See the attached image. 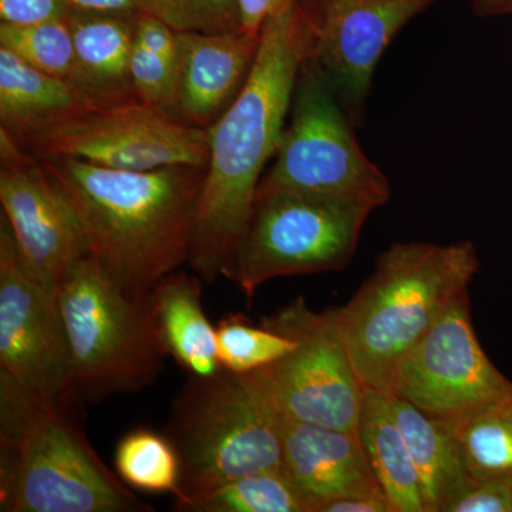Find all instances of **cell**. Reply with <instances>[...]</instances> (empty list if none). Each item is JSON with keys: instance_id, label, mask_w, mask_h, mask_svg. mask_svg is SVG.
I'll return each instance as SVG.
<instances>
[{"instance_id": "6da1fadb", "label": "cell", "mask_w": 512, "mask_h": 512, "mask_svg": "<svg viewBox=\"0 0 512 512\" xmlns=\"http://www.w3.org/2000/svg\"><path fill=\"white\" fill-rule=\"evenodd\" d=\"M312 32L301 3L265 20L244 89L208 128L210 161L198 204L188 265L202 282L217 281L254 211L265 165L276 156Z\"/></svg>"}, {"instance_id": "5b68a950", "label": "cell", "mask_w": 512, "mask_h": 512, "mask_svg": "<svg viewBox=\"0 0 512 512\" xmlns=\"http://www.w3.org/2000/svg\"><path fill=\"white\" fill-rule=\"evenodd\" d=\"M181 461L175 498L282 468V414L255 372L190 377L168 423Z\"/></svg>"}, {"instance_id": "ac0fdd59", "label": "cell", "mask_w": 512, "mask_h": 512, "mask_svg": "<svg viewBox=\"0 0 512 512\" xmlns=\"http://www.w3.org/2000/svg\"><path fill=\"white\" fill-rule=\"evenodd\" d=\"M94 109L72 84L0 47V130L26 150L47 131Z\"/></svg>"}, {"instance_id": "4316f807", "label": "cell", "mask_w": 512, "mask_h": 512, "mask_svg": "<svg viewBox=\"0 0 512 512\" xmlns=\"http://www.w3.org/2000/svg\"><path fill=\"white\" fill-rule=\"evenodd\" d=\"M143 5L177 32H241L238 0H143Z\"/></svg>"}, {"instance_id": "9a60e30c", "label": "cell", "mask_w": 512, "mask_h": 512, "mask_svg": "<svg viewBox=\"0 0 512 512\" xmlns=\"http://www.w3.org/2000/svg\"><path fill=\"white\" fill-rule=\"evenodd\" d=\"M282 471L308 512L380 488L357 433L284 416Z\"/></svg>"}, {"instance_id": "e0dca14e", "label": "cell", "mask_w": 512, "mask_h": 512, "mask_svg": "<svg viewBox=\"0 0 512 512\" xmlns=\"http://www.w3.org/2000/svg\"><path fill=\"white\" fill-rule=\"evenodd\" d=\"M140 13L73 9L67 16L76 52L72 84L97 109L137 100L130 63Z\"/></svg>"}, {"instance_id": "4fadbf2b", "label": "cell", "mask_w": 512, "mask_h": 512, "mask_svg": "<svg viewBox=\"0 0 512 512\" xmlns=\"http://www.w3.org/2000/svg\"><path fill=\"white\" fill-rule=\"evenodd\" d=\"M439 0H299L312 32L309 62L329 80L355 126L377 63L397 33Z\"/></svg>"}, {"instance_id": "603a6c76", "label": "cell", "mask_w": 512, "mask_h": 512, "mask_svg": "<svg viewBox=\"0 0 512 512\" xmlns=\"http://www.w3.org/2000/svg\"><path fill=\"white\" fill-rule=\"evenodd\" d=\"M468 476L512 481V393L456 430Z\"/></svg>"}, {"instance_id": "3957f363", "label": "cell", "mask_w": 512, "mask_h": 512, "mask_svg": "<svg viewBox=\"0 0 512 512\" xmlns=\"http://www.w3.org/2000/svg\"><path fill=\"white\" fill-rule=\"evenodd\" d=\"M0 373V511L151 512L70 416Z\"/></svg>"}, {"instance_id": "1f68e13d", "label": "cell", "mask_w": 512, "mask_h": 512, "mask_svg": "<svg viewBox=\"0 0 512 512\" xmlns=\"http://www.w3.org/2000/svg\"><path fill=\"white\" fill-rule=\"evenodd\" d=\"M320 512H393V508L382 488H377L372 493L332 501Z\"/></svg>"}, {"instance_id": "83f0119b", "label": "cell", "mask_w": 512, "mask_h": 512, "mask_svg": "<svg viewBox=\"0 0 512 512\" xmlns=\"http://www.w3.org/2000/svg\"><path fill=\"white\" fill-rule=\"evenodd\" d=\"M178 59L158 55L134 39L130 72L138 101L170 114L177 89Z\"/></svg>"}, {"instance_id": "d4e9b609", "label": "cell", "mask_w": 512, "mask_h": 512, "mask_svg": "<svg viewBox=\"0 0 512 512\" xmlns=\"http://www.w3.org/2000/svg\"><path fill=\"white\" fill-rule=\"evenodd\" d=\"M217 356L221 369L247 375L264 369L296 346L284 333L254 325L244 315H228L215 326Z\"/></svg>"}, {"instance_id": "5bb4252c", "label": "cell", "mask_w": 512, "mask_h": 512, "mask_svg": "<svg viewBox=\"0 0 512 512\" xmlns=\"http://www.w3.org/2000/svg\"><path fill=\"white\" fill-rule=\"evenodd\" d=\"M0 204L23 264L46 285L59 288L90 255L82 222L42 160L2 130Z\"/></svg>"}, {"instance_id": "d6986e66", "label": "cell", "mask_w": 512, "mask_h": 512, "mask_svg": "<svg viewBox=\"0 0 512 512\" xmlns=\"http://www.w3.org/2000/svg\"><path fill=\"white\" fill-rule=\"evenodd\" d=\"M202 279L174 271L154 285L150 292L151 313L165 352L190 377H211L221 370L217 338L204 306Z\"/></svg>"}, {"instance_id": "8992f818", "label": "cell", "mask_w": 512, "mask_h": 512, "mask_svg": "<svg viewBox=\"0 0 512 512\" xmlns=\"http://www.w3.org/2000/svg\"><path fill=\"white\" fill-rule=\"evenodd\" d=\"M57 296L69 340L73 404L136 393L156 382L168 355L150 295H128L89 255L63 279Z\"/></svg>"}, {"instance_id": "277c9868", "label": "cell", "mask_w": 512, "mask_h": 512, "mask_svg": "<svg viewBox=\"0 0 512 512\" xmlns=\"http://www.w3.org/2000/svg\"><path fill=\"white\" fill-rule=\"evenodd\" d=\"M480 268L470 241L394 242L336 318L366 389L392 392L403 360Z\"/></svg>"}, {"instance_id": "52a82bcc", "label": "cell", "mask_w": 512, "mask_h": 512, "mask_svg": "<svg viewBox=\"0 0 512 512\" xmlns=\"http://www.w3.org/2000/svg\"><path fill=\"white\" fill-rule=\"evenodd\" d=\"M379 207L366 198L259 195L222 276L252 301L271 279L339 271L352 261L363 225Z\"/></svg>"}, {"instance_id": "2e32d148", "label": "cell", "mask_w": 512, "mask_h": 512, "mask_svg": "<svg viewBox=\"0 0 512 512\" xmlns=\"http://www.w3.org/2000/svg\"><path fill=\"white\" fill-rule=\"evenodd\" d=\"M178 37L177 89L170 116L208 130L244 89L259 37L242 32H178Z\"/></svg>"}, {"instance_id": "9c48e42d", "label": "cell", "mask_w": 512, "mask_h": 512, "mask_svg": "<svg viewBox=\"0 0 512 512\" xmlns=\"http://www.w3.org/2000/svg\"><path fill=\"white\" fill-rule=\"evenodd\" d=\"M261 323L296 340L291 352L255 370L279 413L286 419L357 433L366 387L335 309L315 312L298 298Z\"/></svg>"}, {"instance_id": "7c38bea8", "label": "cell", "mask_w": 512, "mask_h": 512, "mask_svg": "<svg viewBox=\"0 0 512 512\" xmlns=\"http://www.w3.org/2000/svg\"><path fill=\"white\" fill-rule=\"evenodd\" d=\"M0 373L49 400L70 399V349L57 289L20 258L0 218Z\"/></svg>"}, {"instance_id": "30bf717a", "label": "cell", "mask_w": 512, "mask_h": 512, "mask_svg": "<svg viewBox=\"0 0 512 512\" xmlns=\"http://www.w3.org/2000/svg\"><path fill=\"white\" fill-rule=\"evenodd\" d=\"M390 393L454 433L512 393L511 380L478 342L467 291L456 296L403 360Z\"/></svg>"}, {"instance_id": "44dd1931", "label": "cell", "mask_w": 512, "mask_h": 512, "mask_svg": "<svg viewBox=\"0 0 512 512\" xmlns=\"http://www.w3.org/2000/svg\"><path fill=\"white\" fill-rule=\"evenodd\" d=\"M357 436L393 512H426L419 473L394 419L389 392L366 389Z\"/></svg>"}, {"instance_id": "836d02e7", "label": "cell", "mask_w": 512, "mask_h": 512, "mask_svg": "<svg viewBox=\"0 0 512 512\" xmlns=\"http://www.w3.org/2000/svg\"><path fill=\"white\" fill-rule=\"evenodd\" d=\"M473 10L480 18L512 15V0H473Z\"/></svg>"}, {"instance_id": "cb8c5ba5", "label": "cell", "mask_w": 512, "mask_h": 512, "mask_svg": "<svg viewBox=\"0 0 512 512\" xmlns=\"http://www.w3.org/2000/svg\"><path fill=\"white\" fill-rule=\"evenodd\" d=\"M117 474L128 487L151 494L180 491L181 461L173 441L157 431H130L116 448Z\"/></svg>"}, {"instance_id": "f546056e", "label": "cell", "mask_w": 512, "mask_h": 512, "mask_svg": "<svg viewBox=\"0 0 512 512\" xmlns=\"http://www.w3.org/2000/svg\"><path fill=\"white\" fill-rule=\"evenodd\" d=\"M70 0H0V20L15 26H32L67 19Z\"/></svg>"}, {"instance_id": "7402d4cb", "label": "cell", "mask_w": 512, "mask_h": 512, "mask_svg": "<svg viewBox=\"0 0 512 512\" xmlns=\"http://www.w3.org/2000/svg\"><path fill=\"white\" fill-rule=\"evenodd\" d=\"M180 512H308L282 468L259 471L175 498Z\"/></svg>"}, {"instance_id": "d6a6232c", "label": "cell", "mask_w": 512, "mask_h": 512, "mask_svg": "<svg viewBox=\"0 0 512 512\" xmlns=\"http://www.w3.org/2000/svg\"><path fill=\"white\" fill-rule=\"evenodd\" d=\"M74 9L80 10H128L146 12L143 0H70Z\"/></svg>"}, {"instance_id": "484cf974", "label": "cell", "mask_w": 512, "mask_h": 512, "mask_svg": "<svg viewBox=\"0 0 512 512\" xmlns=\"http://www.w3.org/2000/svg\"><path fill=\"white\" fill-rule=\"evenodd\" d=\"M0 47L40 72L72 84L76 52L67 19L32 26L0 23Z\"/></svg>"}, {"instance_id": "4dcf8cb0", "label": "cell", "mask_w": 512, "mask_h": 512, "mask_svg": "<svg viewBox=\"0 0 512 512\" xmlns=\"http://www.w3.org/2000/svg\"><path fill=\"white\" fill-rule=\"evenodd\" d=\"M298 0H238L241 12V32L252 37L261 35L265 20Z\"/></svg>"}, {"instance_id": "8fae6325", "label": "cell", "mask_w": 512, "mask_h": 512, "mask_svg": "<svg viewBox=\"0 0 512 512\" xmlns=\"http://www.w3.org/2000/svg\"><path fill=\"white\" fill-rule=\"evenodd\" d=\"M26 153L67 157L124 171L208 167V130L187 126L141 101L87 110L37 137Z\"/></svg>"}, {"instance_id": "ba28073f", "label": "cell", "mask_w": 512, "mask_h": 512, "mask_svg": "<svg viewBox=\"0 0 512 512\" xmlns=\"http://www.w3.org/2000/svg\"><path fill=\"white\" fill-rule=\"evenodd\" d=\"M291 117L256 197L291 192L366 198L380 207L390 200L386 175L363 153L355 123L325 74L309 60L296 82Z\"/></svg>"}, {"instance_id": "ffe728a7", "label": "cell", "mask_w": 512, "mask_h": 512, "mask_svg": "<svg viewBox=\"0 0 512 512\" xmlns=\"http://www.w3.org/2000/svg\"><path fill=\"white\" fill-rule=\"evenodd\" d=\"M390 402L419 473L426 512H446L473 484L457 434L394 393H390Z\"/></svg>"}, {"instance_id": "f1b7e54d", "label": "cell", "mask_w": 512, "mask_h": 512, "mask_svg": "<svg viewBox=\"0 0 512 512\" xmlns=\"http://www.w3.org/2000/svg\"><path fill=\"white\" fill-rule=\"evenodd\" d=\"M446 512H512V481H478L458 495Z\"/></svg>"}, {"instance_id": "7a4b0ae2", "label": "cell", "mask_w": 512, "mask_h": 512, "mask_svg": "<svg viewBox=\"0 0 512 512\" xmlns=\"http://www.w3.org/2000/svg\"><path fill=\"white\" fill-rule=\"evenodd\" d=\"M82 222L90 255L128 295L144 299L190 258L205 167L124 171L42 160Z\"/></svg>"}]
</instances>
